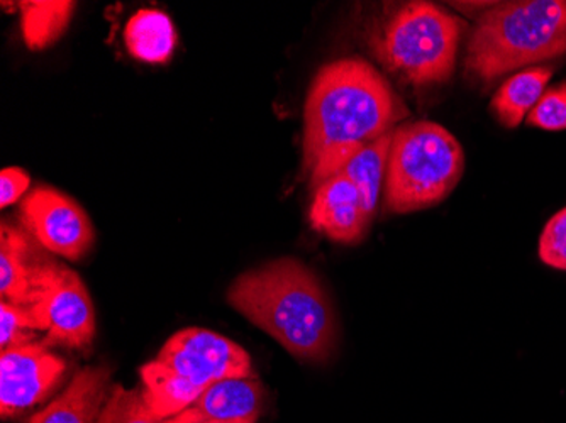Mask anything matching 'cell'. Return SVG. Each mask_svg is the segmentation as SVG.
<instances>
[{"label": "cell", "instance_id": "obj_1", "mask_svg": "<svg viewBox=\"0 0 566 423\" xmlns=\"http://www.w3.org/2000/svg\"><path fill=\"white\" fill-rule=\"evenodd\" d=\"M407 116L402 98L370 63L343 59L323 66L304 109V170L314 189Z\"/></svg>", "mask_w": 566, "mask_h": 423}, {"label": "cell", "instance_id": "obj_2", "mask_svg": "<svg viewBox=\"0 0 566 423\" xmlns=\"http://www.w3.org/2000/svg\"><path fill=\"white\" fill-rule=\"evenodd\" d=\"M228 302L295 359L324 362L338 346V319L323 283L301 261H272L244 273Z\"/></svg>", "mask_w": 566, "mask_h": 423}, {"label": "cell", "instance_id": "obj_3", "mask_svg": "<svg viewBox=\"0 0 566 423\" xmlns=\"http://www.w3.org/2000/svg\"><path fill=\"white\" fill-rule=\"evenodd\" d=\"M566 53V0L502 2L480 15L465 68L489 84L499 76Z\"/></svg>", "mask_w": 566, "mask_h": 423}, {"label": "cell", "instance_id": "obj_4", "mask_svg": "<svg viewBox=\"0 0 566 423\" xmlns=\"http://www.w3.org/2000/svg\"><path fill=\"white\" fill-rule=\"evenodd\" d=\"M465 155L458 139L429 120L396 127L385 177V207L410 214L443 202L460 183Z\"/></svg>", "mask_w": 566, "mask_h": 423}, {"label": "cell", "instance_id": "obj_5", "mask_svg": "<svg viewBox=\"0 0 566 423\" xmlns=\"http://www.w3.org/2000/svg\"><path fill=\"white\" fill-rule=\"evenodd\" d=\"M465 22L431 2H409L385 22L375 53L415 87L450 81Z\"/></svg>", "mask_w": 566, "mask_h": 423}, {"label": "cell", "instance_id": "obj_6", "mask_svg": "<svg viewBox=\"0 0 566 423\" xmlns=\"http://www.w3.org/2000/svg\"><path fill=\"white\" fill-rule=\"evenodd\" d=\"M151 362L199 396L218 381L254 377L250 355L241 346L196 327L171 336Z\"/></svg>", "mask_w": 566, "mask_h": 423}, {"label": "cell", "instance_id": "obj_7", "mask_svg": "<svg viewBox=\"0 0 566 423\" xmlns=\"http://www.w3.org/2000/svg\"><path fill=\"white\" fill-rule=\"evenodd\" d=\"M40 332L46 334L43 342L85 349L95 334V311L91 295L81 276L65 264L51 257L41 282L38 304L31 308Z\"/></svg>", "mask_w": 566, "mask_h": 423}, {"label": "cell", "instance_id": "obj_8", "mask_svg": "<svg viewBox=\"0 0 566 423\" xmlns=\"http://www.w3.org/2000/svg\"><path fill=\"white\" fill-rule=\"evenodd\" d=\"M21 224L50 253L78 261L94 246L91 219L72 197L38 187L21 205Z\"/></svg>", "mask_w": 566, "mask_h": 423}, {"label": "cell", "instance_id": "obj_9", "mask_svg": "<svg viewBox=\"0 0 566 423\" xmlns=\"http://www.w3.org/2000/svg\"><path fill=\"white\" fill-rule=\"evenodd\" d=\"M66 362L44 342L0 355V415L14 419L44 402L62 381Z\"/></svg>", "mask_w": 566, "mask_h": 423}, {"label": "cell", "instance_id": "obj_10", "mask_svg": "<svg viewBox=\"0 0 566 423\" xmlns=\"http://www.w3.org/2000/svg\"><path fill=\"white\" fill-rule=\"evenodd\" d=\"M48 256L24 228L2 222L0 229V295L2 300L31 308L41 295Z\"/></svg>", "mask_w": 566, "mask_h": 423}, {"label": "cell", "instance_id": "obj_11", "mask_svg": "<svg viewBox=\"0 0 566 423\" xmlns=\"http://www.w3.org/2000/svg\"><path fill=\"white\" fill-rule=\"evenodd\" d=\"M308 221L317 232L343 244L364 240L371 224L359 190L343 173H336L316 187Z\"/></svg>", "mask_w": 566, "mask_h": 423}, {"label": "cell", "instance_id": "obj_12", "mask_svg": "<svg viewBox=\"0 0 566 423\" xmlns=\"http://www.w3.org/2000/svg\"><path fill=\"white\" fill-rule=\"evenodd\" d=\"M265 406V390L253 378H229L200 393L199 399L165 423L218 422L256 423Z\"/></svg>", "mask_w": 566, "mask_h": 423}, {"label": "cell", "instance_id": "obj_13", "mask_svg": "<svg viewBox=\"0 0 566 423\" xmlns=\"http://www.w3.org/2000/svg\"><path fill=\"white\" fill-rule=\"evenodd\" d=\"M109 378L111 371L104 366L81 369L55 402L24 423H97L106 405Z\"/></svg>", "mask_w": 566, "mask_h": 423}, {"label": "cell", "instance_id": "obj_14", "mask_svg": "<svg viewBox=\"0 0 566 423\" xmlns=\"http://www.w3.org/2000/svg\"><path fill=\"white\" fill-rule=\"evenodd\" d=\"M552 75L553 70L548 66H534L512 75L492 98L495 119L507 129H516L543 97Z\"/></svg>", "mask_w": 566, "mask_h": 423}, {"label": "cell", "instance_id": "obj_15", "mask_svg": "<svg viewBox=\"0 0 566 423\" xmlns=\"http://www.w3.org/2000/svg\"><path fill=\"white\" fill-rule=\"evenodd\" d=\"M124 40L139 62L167 63L177 46V31L165 12L142 9L127 22Z\"/></svg>", "mask_w": 566, "mask_h": 423}, {"label": "cell", "instance_id": "obj_16", "mask_svg": "<svg viewBox=\"0 0 566 423\" xmlns=\"http://www.w3.org/2000/svg\"><path fill=\"white\" fill-rule=\"evenodd\" d=\"M392 135L394 133H390V135L384 136V138L356 152L352 160L339 171L356 184L371 221H374L375 210H377L381 184H384L385 177H387Z\"/></svg>", "mask_w": 566, "mask_h": 423}, {"label": "cell", "instance_id": "obj_17", "mask_svg": "<svg viewBox=\"0 0 566 423\" xmlns=\"http://www.w3.org/2000/svg\"><path fill=\"white\" fill-rule=\"evenodd\" d=\"M21 9L22 38L31 50H44L55 43L69 25L75 2L65 0H25Z\"/></svg>", "mask_w": 566, "mask_h": 423}, {"label": "cell", "instance_id": "obj_18", "mask_svg": "<svg viewBox=\"0 0 566 423\" xmlns=\"http://www.w3.org/2000/svg\"><path fill=\"white\" fill-rule=\"evenodd\" d=\"M97 423H165V420L149 409L142 388L126 390L117 384L111 391Z\"/></svg>", "mask_w": 566, "mask_h": 423}, {"label": "cell", "instance_id": "obj_19", "mask_svg": "<svg viewBox=\"0 0 566 423\" xmlns=\"http://www.w3.org/2000/svg\"><path fill=\"white\" fill-rule=\"evenodd\" d=\"M38 334H40V327L28 308L2 300L0 304V348L2 351L30 346V343L36 342Z\"/></svg>", "mask_w": 566, "mask_h": 423}, {"label": "cell", "instance_id": "obj_20", "mask_svg": "<svg viewBox=\"0 0 566 423\" xmlns=\"http://www.w3.org/2000/svg\"><path fill=\"white\" fill-rule=\"evenodd\" d=\"M527 124L545 130L566 129V84L543 94L527 116Z\"/></svg>", "mask_w": 566, "mask_h": 423}, {"label": "cell", "instance_id": "obj_21", "mask_svg": "<svg viewBox=\"0 0 566 423\" xmlns=\"http://www.w3.org/2000/svg\"><path fill=\"white\" fill-rule=\"evenodd\" d=\"M539 257L552 268L566 272V207L553 215L543 229Z\"/></svg>", "mask_w": 566, "mask_h": 423}, {"label": "cell", "instance_id": "obj_22", "mask_svg": "<svg viewBox=\"0 0 566 423\" xmlns=\"http://www.w3.org/2000/svg\"><path fill=\"white\" fill-rule=\"evenodd\" d=\"M30 187V177L19 168H4L0 171V207L12 205L21 199Z\"/></svg>", "mask_w": 566, "mask_h": 423}, {"label": "cell", "instance_id": "obj_23", "mask_svg": "<svg viewBox=\"0 0 566 423\" xmlns=\"http://www.w3.org/2000/svg\"><path fill=\"white\" fill-rule=\"evenodd\" d=\"M200 423H241V422H218V420H208V422H200Z\"/></svg>", "mask_w": 566, "mask_h": 423}]
</instances>
